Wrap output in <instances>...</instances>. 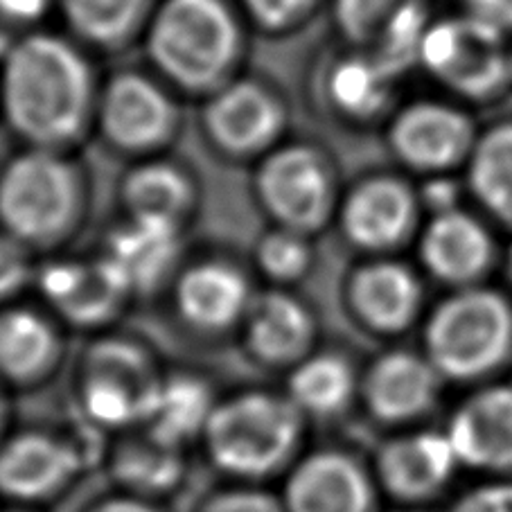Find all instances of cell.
<instances>
[{"label":"cell","mask_w":512,"mask_h":512,"mask_svg":"<svg viewBox=\"0 0 512 512\" xmlns=\"http://www.w3.org/2000/svg\"><path fill=\"white\" fill-rule=\"evenodd\" d=\"M100 86L82 43L32 30L3 59L0 109L28 147L70 152L95 131Z\"/></svg>","instance_id":"obj_1"},{"label":"cell","mask_w":512,"mask_h":512,"mask_svg":"<svg viewBox=\"0 0 512 512\" xmlns=\"http://www.w3.org/2000/svg\"><path fill=\"white\" fill-rule=\"evenodd\" d=\"M246 25L228 0H158L143 32L147 59L172 91L203 100L242 75Z\"/></svg>","instance_id":"obj_2"},{"label":"cell","mask_w":512,"mask_h":512,"mask_svg":"<svg viewBox=\"0 0 512 512\" xmlns=\"http://www.w3.org/2000/svg\"><path fill=\"white\" fill-rule=\"evenodd\" d=\"M425 355L443 379L479 382L512 359V303L494 289L463 287L431 312Z\"/></svg>","instance_id":"obj_3"},{"label":"cell","mask_w":512,"mask_h":512,"mask_svg":"<svg viewBox=\"0 0 512 512\" xmlns=\"http://www.w3.org/2000/svg\"><path fill=\"white\" fill-rule=\"evenodd\" d=\"M82 210V174L68 152L25 147L0 172V224L21 244H52Z\"/></svg>","instance_id":"obj_4"},{"label":"cell","mask_w":512,"mask_h":512,"mask_svg":"<svg viewBox=\"0 0 512 512\" xmlns=\"http://www.w3.org/2000/svg\"><path fill=\"white\" fill-rule=\"evenodd\" d=\"M203 436L224 472L260 479L278 472L294 456L300 409L289 397L244 393L215 406Z\"/></svg>","instance_id":"obj_5"},{"label":"cell","mask_w":512,"mask_h":512,"mask_svg":"<svg viewBox=\"0 0 512 512\" xmlns=\"http://www.w3.org/2000/svg\"><path fill=\"white\" fill-rule=\"evenodd\" d=\"M255 192L280 228L303 235L319 231L339 208L332 158L305 140H282L260 158Z\"/></svg>","instance_id":"obj_6"},{"label":"cell","mask_w":512,"mask_h":512,"mask_svg":"<svg viewBox=\"0 0 512 512\" xmlns=\"http://www.w3.org/2000/svg\"><path fill=\"white\" fill-rule=\"evenodd\" d=\"M201 134L226 158L260 161L289 129V104L262 77L237 75L201 100Z\"/></svg>","instance_id":"obj_7"},{"label":"cell","mask_w":512,"mask_h":512,"mask_svg":"<svg viewBox=\"0 0 512 512\" xmlns=\"http://www.w3.org/2000/svg\"><path fill=\"white\" fill-rule=\"evenodd\" d=\"M179 127V102L161 77L120 70L102 82L95 131L118 152L154 156L172 143Z\"/></svg>","instance_id":"obj_8"},{"label":"cell","mask_w":512,"mask_h":512,"mask_svg":"<svg viewBox=\"0 0 512 512\" xmlns=\"http://www.w3.org/2000/svg\"><path fill=\"white\" fill-rule=\"evenodd\" d=\"M163 379L152 357L129 341L109 339L91 348L82 373V404L100 425L145 420Z\"/></svg>","instance_id":"obj_9"},{"label":"cell","mask_w":512,"mask_h":512,"mask_svg":"<svg viewBox=\"0 0 512 512\" xmlns=\"http://www.w3.org/2000/svg\"><path fill=\"white\" fill-rule=\"evenodd\" d=\"M418 64L443 84L465 95L492 91L510 70V59L503 55L499 30L476 16L429 23Z\"/></svg>","instance_id":"obj_10"},{"label":"cell","mask_w":512,"mask_h":512,"mask_svg":"<svg viewBox=\"0 0 512 512\" xmlns=\"http://www.w3.org/2000/svg\"><path fill=\"white\" fill-rule=\"evenodd\" d=\"M332 19L348 48L370 52L402 75L420 59L429 28L425 0H330Z\"/></svg>","instance_id":"obj_11"},{"label":"cell","mask_w":512,"mask_h":512,"mask_svg":"<svg viewBox=\"0 0 512 512\" xmlns=\"http://www.w3.org/2000/svg\"><path fill=\"white\" fill-rule=\"evenodd\" d=\"M386 140L400 163L418 172H443L472 152V125L445 102L418 100L393 111Z\"/></svg>","instance_id":"obj_12"},{"label":"cell","mask_w":512,"mask_h":512,"mask_svg":"<svg viewBox=\"0 0 512 512\" xmlns=\"http://www.w3.org/2000/svg\"><path fill=\"white\" fill-rule=\"evenodd\" d=\"M397 79L400 75L370 52L343 46L323 66L319 93L334 120L350 127H370L393 113Z\"/></svg>","instance_id":"obj_13"},{"label":"cell","mask_w":512,"mask_h":512,"mask_svg":"<svg viewBox=\"0 0 512 512\" xmlns=\"http://www.w3.org/2000/svg\"><path fill=\"white\" fill-rule=\"evenodd\" d=\"M458 461L472 470L512 474V386H488L458 406L447 425Z\"/></svg>","instance_id":"obj_14"},{"label":"cell","mask_w":512,"mask_h":512,"mask_svg":"<svg viewBox=\"0 0 512 512\" xmlns=\"http://www.w3.org/2000/svg\"><path fill=\"white\" fill-rule=\"evenodd\" d=\"M341 226L352 244L368 251L395 249L418 215L416 194L395 176H368L339 203Z\"/></svg>","instance_id":"obj_15"},{"label":"cell","mask_w":512,"mask_h":512,"mask_svg":"<svg viewBox=\"0 0 512 512\" xmlns=\"http://www.w3.org/2000/svg\"><path fill=\"white\" fill-rule=\"evenodd\" d=\"M420 258L431 276L447 285L474 287L492 267L494 244L481 222L449 208L436 213L422 233Z\"/></svg>","instance_id":"obj_16"},{"label":"cell","mask_w":512,"mask_h":512,"mask_svg":"<svg viewBox=\"0 0 512 512\" xmlns=\"http://www.w3.org/2000/svg\"><path fill=\"white\" fill-rule=\"evenodd\" d=\"M461 461L443 431H422L397 438L379 454L377 470L384 488L397 499L425 501L447 488Z\"/></svg>","instance_id":"obj_17"},{"label":"cell","mask_w":512,"mask_h":512,"mask_svg":"<svg viewBox=\"0 0 512 512\" xmlns=\"http://www.w3.org/2000/svg\"><path fill=\"white\" fill-rule=\"evenodd\" d=\"M282 503L287 512H370L373 490L357 461L321 452L307 456L291 472Z\"/></svg>","instance_id":"obj_18"},{"label":"cell","mask_w":512,"mask_h":512,"mask_svg":"<svg viewBox=\"0 0 512 512\" xmlns=\"http://www.w3.org/2000/svg\"><path fill=\"white\" fill-rule=\"evenodd\" d=\"M440 379L431 361L413 352H391L370 368L364 395L370 413L382 422H409L434 409Z\"/></svg>","instance_id":"obj_19"},{"label":"cell","mask_w":512,"mask_h":512,"mask_svg":"<svg viewBox=\"0 0 512 512\" xmlns=\"http://www.w3.org/2000/svg\"><path fill=\"white\" fill-rule=\"evenodd\" d=\"M82 467L68 443L46 434H21L0 447V492L14 499H43L59 492Z\"/></svg>","instance_id":"obj_20"},{"label":"cell","mask_w":512,"mask_h":512,"mask_svg":"<svg viewBox=\"0 0 512 512\" xmlns=\"http://www.w3.org/2000/svg\"><path fill=\"white\" fill-rule=\"evenodd\" d=\"M41 287L66 319L84 325L107 319L131 291L109 258L93 264H52L43 271Z\"/></svg>","instance_id":"obj_21"},{"label":"cell","mask_w":512,"mask_h":512,"mask_svg":"<svg viewBox=\"0 0 512 512\" xmlns=\"http://www.w3.org/2000/svg\"><path fill=\"white\" fill-rule=\"evenodd\" d=\"M176 305L194 328L226 330L249 312V285L231 264L199 262L176 285Z\"/></svg>","instance_id":"obj_22"},{"label":"cell","mask_w":512,"mask_h":512,"mask_svg":"<svg viewBox=\"0 0 512 512\" xmlns=\"http://www.w3.org/2000/svg\"><path fill=\"white\" fill-rule=\"evenodd\" d=\"M355 312L377 332L395 334L409 328L420 312L422 287L416 273L400 262L379 260L352 278Z\"/></svg>","instance_id":"obj_23"},{"label":"cell","mask_w":512,"mask_h":512,"mask_svg":"<svg viewBox=\"0 0 512 512\" xmlns=\"http://www.w3.org/2000/svg\"><path fill=\"white\" fill-rule=\"evenodd\" d=\"M314 319L300 300L271 291L255 300L246 314V341L267 364H291L314 343Z\"/></svg>","instance_id":"obj_24"},{"label":"cell","mask_w":512,"mask_h":512,"mask_svg":"<svg viewBox=\"0 0 512 512\" xmlns=\"http://www.w3.org/2000/svg\"><path fill=\"white\" fill-rule=\"evenodd\" d=\"M122 199L129 217L161 219L181 226L197 203V183L183 165L147 156L127 174Z\"/></svg>","instance_id":"obj_25"},{"label":"cell","mask_w":512,"mask_h":512,"mask_svg":"<svg viewBox=\"0 0 512 512\" xmlns=\"http://www.w3.org/2000/svg\"><path fill=\"white\" fill-rule=\"evenodd\" d=\"M179 228L161 219L129 217L113 233L109 255L129 289H149L161 280L179 253Z\"/></svg>","instance_id":"obj_26"},{"label":"cell","mask_w":512,"mask_h":512,"mask_svg":"<svg viewBox=\"0 0 512 512\" xmlns=\"http://www.w3.org/2000/svg\"><path fill=\"white\" fill-rule=\"evenodd\" d=\"M158 0H59L70 37L82 46L118 50L143 37Z\"/></svg>","instance_id":"obj_27"},{"label":"cell","mask_w":512,"mask_h":512,"mask_svg":"<svg viewBox=\"0 0 512 512\" xmlns=\"http://www.w3.org/2000/svg\"><path fill=\"white\" fill-rule=\"evenodd\" d=\"M59 339L52 325L32 310L0 312V375L32 382L52 366Z\"/></svg>","instance_id":"obj_28"},{"label":"cell","mask_w":512,"mask_h":512,"mask_svg":"<svg viewBox=\"0 0 512 512\" xmlns=\"http://www.w3.org/2000/svg\"><path fill=\"white\" fill-rule=\"evenodd\" d=\"M213 409L206 384L194 377H172L158 386L143 422L158 443L179 449L185 440L206 431Z\"/></svg>","instance_id":"obj_29"},{"label":"cell","mask_w":512,"mask_h":512,"mask_svg":"<svg viewBox=\"0 0 512 512\" xmlns=\"http://www.w3.org/2000/svg\"><path fill=\"white\" fill-rule=\"evenodd\" d=\"M470 188L485 210L512 224V125L488 131L472 147Z\"/></svg>","instance_id":"obj_30"},{"label":"cell","mask_w":512,"mask_h":512,"mask_svg":"<svg viewBox=\"0 0 512 512\" xmlns=\"http://www.w3.org/2000/svg\"><path fill=\"white\" fill-rule=\"evenodd\" d=\"M355 391V377L341 357L319 355L305 359L289 379V400L300 411L332 416L348 404Z\"/></svg>","instance_id":"obj_31"},{"label":"cell","mask_w":512,"mask_h":512,"mask_svg":"<svg viewBox=\"0 0 512 512\" xmlns=\"http://www.w3.org/2000/svg\"><path fill=\"white\" fill-rule=\"evenodd\" d=\"M118 479L134 488L136 492H165L170 490L181 476V461L176 454V447L158 443L149 436L140 443H125L116 454Z\"/></svg>","instance_id":"obj_32"},{"label":"cell","mask_w":512,"mask_h":512,"mask_svg":"<svg viewBox=\"0 0 512 512\" xmlns=\"http://www.w3.org/2000/svg\"><path fill=\"white\" fill-rule=\"evenodd\" d=\"M321 3L323 0H237V7L255 30L280 37L310 21Z\"/></svg>","instance_id":"obj_33"},{"label":"cell","mask_w":512,"mask_h":512,"mask_svg":"<svg viewBox=\"0 0 512 512\" xmlns=\"http://www.w3.org/2000/svg\"><path fill=\"white\" fill-rule=\"evenodd\" d=\"M258 262L264 273L276 280H296L305 276L312 264L310 244L303 233L280 228L264 237L258 249Z\"/></svg>","instance_id":"obj_34"},{"label":"cell","mask_w":512,"mask_h":512,"mask_svg":"<svg viewBox=\"0 0 512 512\" xmlns=\"http://www.w3.org/2000/svg\"><path fill=\"white\" fill-rule=\"evenodd\" d=\"M30 278L23 244L12 235H0V300L14 296Z\"/></svg>","instance_id":"obj_35"},{"label":"cell","mask_w":512,"mask_h":512,"mask_svg":"<svg viewBox=\"0 0 512 512\" xmlns=\"http://www.w3.org/2000/svg\"><path fill=\"white\" fill-rule=\"evenodd\" d=\"M449 512H512V481H492L463 494Z\"/></svg>","instance_id":"obj_36"},{"label":"cell","mask_w":512,"mask_h":512,"mask_svg":"<svg viewBox=\"0 0 512 512\" xmlns=\"http://www.w3.org/2000/svg\"><path fill=\"white\" fill-rule=\"evenodd\" d=\"M201 512H287L285 503L269 497L267 492L233 490L217 494Z\"/></svg>","instance_id":"obj_37"},{"label":"cell","mask_w":512,"mask_h":512,"mask_svg":"<svg viewBox=\"0 0 512 512\" xmlns=\"http://www.w3.org/2000/svg\"><path fill=\"white\" fill-rule=\"evenodd\" d=\"M57 3L59 0H0V14L12 23L34 25Z\"/></svg>","instance_id":"obj_38"},{"label":"cell","mask_w":512,"mask_h":512,"mask_svg":"<svg viewBox=\"0 0 512 512\" xmlns=\"http://www.w3.org/2000/svg\"><path fill=\"white\" fill-rule=\"evenodd\" d=\"M91 512H158L149 503L131 497H120V499H109L100 503V506L93 508Z\"/></svg>","instance_id":"obj_39"},{"label":"cell","mask_w":512,"mask_h":512,"mask_svg":"<svg viewBox=\"0 0 512 512\" xmlns=\"http://www.w3.org/2000/svg\"><path fill=\"white\" fill-rule=\"evenodd\" d=\"M508 273H510V280H512V249L508 253Z\"/></svg>","instance_id":"obj_40"},{"label":"cell","mask_w":512,"mask_h":512,"mask_svg":"<svg viewBox=\"0 0 512 512\" xmlns=\"http://www.w3.org/2000/svg\"><path fill=\"white\" fill-rule=\"evenodd\" d=\"M3 418H5V406H3V400H0V425H3Z\"/></svg>","instance_id":"obj_41"}]
</instances>
